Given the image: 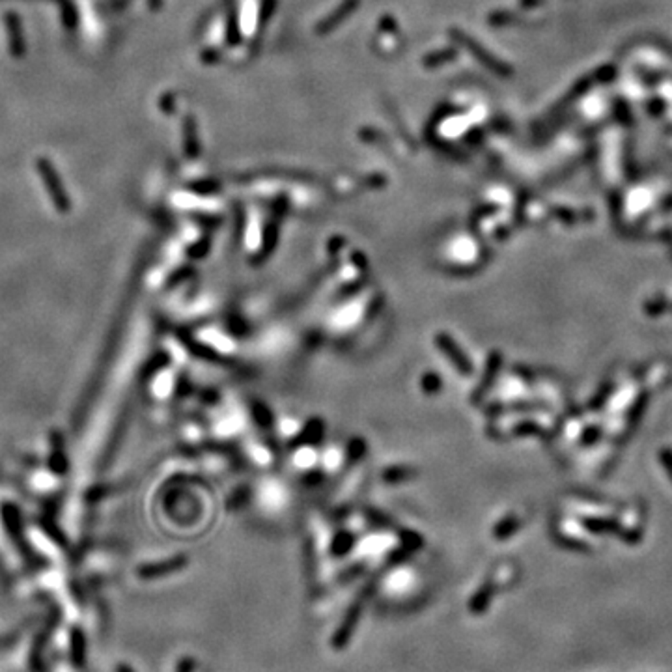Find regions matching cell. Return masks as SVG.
I'll use <instances>...</instances> for the list:
<instances>
[{"mask_svg": "<svg viewBox=\"0 0 672 672\" xmlns=\"http://www.w3.org/2000/svg\"><path fill=\"white\" fill-rule=\"evenodd\" d=\"M116 672H133V669L128 665H120L118 669H116Z\"/></svg>", "mask_w": 672, "mask_h": 672, "instance_id": "obj_2", "label": "cell"}, {"mask_svg": "<svg viewBox=\"0 0 672 672\" xmlns=\"http://www.w3.org/2000/svg\"><path fill=\"white\" fill-rule=\"evenodd\" d=\"M178 672H189V661L182 663V665H180V669H178Z\"/></svg>", "mask_w": 672, "mask_h": 672, "instance_id": "obj_3", "label": "cell"}, {"mask_svg": "<svg viewBox=\"0 0 672 672\" xmlns=\"http://www.w3.org/2000/svg\"><path fill=\"white\" fill-rule=\"evenodd\" d=\"M71 661L77 666H83L86 661V637L79 628L71 631Z\"/></svg>", "mask_w": 672, "mask_h": 672, "instance_id": "obj_1", "label": "cell"}]
</instances>
